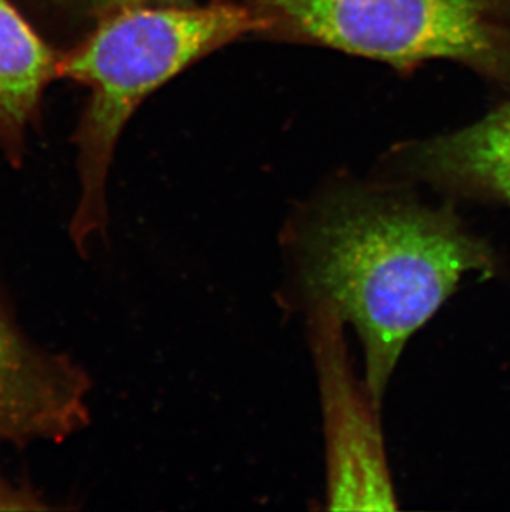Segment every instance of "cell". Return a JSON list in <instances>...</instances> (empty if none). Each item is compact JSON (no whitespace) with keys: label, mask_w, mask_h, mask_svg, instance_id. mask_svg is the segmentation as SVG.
Masks as SVG:
<instances>
[{"label":"cell","mask_w":510,"mask_h":512,"mask_svg":"<svg viewBox=\"0 0 510 512\" xmlns=\"http://www.w3.org/2000/svg\"><path fill=\"white\" fill-rule=\"evenodd\" d=\"M269 22L242 0L209 5H143L100 20L62 50L60 78L88 88L72 141L80 199L70 223L78 251L108 228L106 183L121 133L151 93L189 65L249 34H269Z\"/></svg>","instance_id":"obj_2"},{"label":"cell","mask_w":510,"mask_h":512,"mask_svg":"<svg viewBox=\"0 0 510 512\" xmlns=\"http://www.w3.org/2000/svg\"><path fill=\"white\" fill-rule=\"evenodd\" d=\"M284 304L328 307L350 324L365 383L383 401L406 343L471 272H491L486 247L448 209L405 183L338 178L290 214L282 232Z\"/></svg>","instance_id":"obj_1"},{"label":"cell","mask_w":510,"mask_h":512,"mask_svg":"<svg viewBox=\"0 0 510 512\" xmlns=\"http://www.w3.org/2000/svg\"><path fill=\"white\" fill-rule=\"evenodd\" d=\"M304 314L322 406L327 509L396 511L381 405L353 370L347 324L323 305Z\"/></svg>","instance_id":"obj_4"},{"label":"cell","mask_w":510,"mask_h":512,"mask_svg":"<svg viewBox=\"0 0 510 512\" xmlns=\"http://www.w3.org/2000/svg\"><path fill=\"white\" fill-rule=\"evenodd\" d=\"M381 178L510 204V102L471 125L393 146Z\"/></svg>","instance_id":"obj_6"},{"label":"cell","mask_w":510,"mask_h":512,"mask_svg":"<svg viewBox=\"0 0 510 512\" xmlns=\"http://www.w3.org/2000/svg\"><path fill=\"white\" fill-rule=\"evenodd\" d=\"M90 388L80 365L35 347L0 302V443L67 440L90 421Z\"/></svg>","instance_id":"obj_5"},{"label":"cell","mask_w":510,"mask_h":512,"mask_svg":"<svg viewBox=\"0 0 510 512\" xmlns=\"http://www.w3.org/2000/svg\"><path fill=\"white\" fill-rule=\"evenodd\" d=\"M32 24L57 49L77 44L100 20L143 5H191L194 0H15Z\"/></svg>","instance_id":"obj_8"},{"label":"cell","mask_w":510,"mask_h":512,"mask_svg":"<svg viewBox=\"0 0 510 512\" xmlns=\"http://www.w3.org/2000/svg\"><path fill=\"white\" fill-rule=\"evenodd\" d=\"M269 35L371 58L400 72L448 60L510 93V0H242Z\"/></svg>","instance_id":"obj_3"},{"label":"cell","mask_w":510,"mask_h":512,"mask_svg":"<svg viewBox=\"0 0 510 512\" xmlns=\"http://www.w3.org/2000/svg\"><path fill=\"white\" fill-rule=\"evenodd\" d=\"M62 50L45 39L15 0H0V151L19 168L39 130L45 93L60 78Z\"/></svg>","instance_id":"obj_7"}]
</instances>
